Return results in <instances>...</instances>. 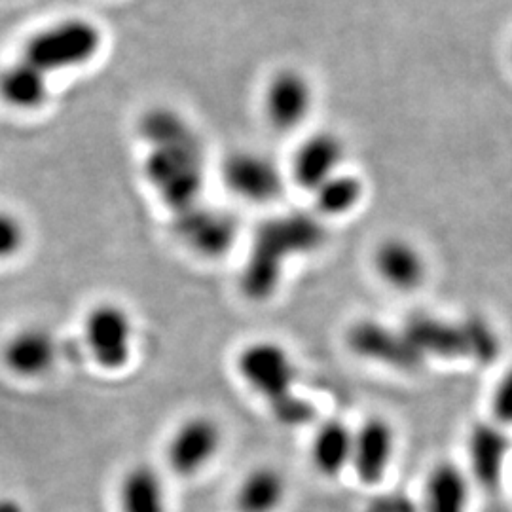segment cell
<instances>
[{
    "instance_id": "cell-1",
    "label": "cell",
    "mask_w": 512,
    "mask_h": 512,
    "mask_svg": "<svg viewBox=\"0 0 512 512\" xmlns=\"http://www.w3.org/2000/svg\"><path fill=\"white\" fill-rule=\"evenodd\" d=\"M143 131L152 152L147 173L167 205L177 213L198 203L202 190V148L181 116L156 110L145 118Z\"/></svg>"
},
{
    "instance_id": "cell-2",
    "label": "cell",
    "mask_w": 512,
    "mask_h": 512,
    "mask_svg": "<svg viewBox=\"0 0 512 512\" xmlns=\"http://www.w3.org/2000/svg\"><path fill=\"white\" fill-rule=\"evenodd\" d=\"M238 372L281 425L302 427L315 418L313 404L294 393L296 365L281 344L274 340L251 342L239 351Z\"/></svg>"
},
{
    "instance_id": "cell-3",
    "label": "cell",
    "mask_w": 512,
    "mask_h": 512,
    "mask_svg": "<svg viewBox=\"0 0 512 512\" xmlns=\"http://www.w3.org/2000/svg\"><path fill=\"white\" fill-rule=\"evenodd\" d=\"M321 243L323 230L317 220L294 217L264 226L256 236L253 253L241 275L243 294L256 302L268 300L279 285L285 260L310 253L321 247Z\"/></svg>"
},
{
    "instance_id": "cell-4",
    "label": "cell",
    "mask_w": 512,
    "mask_h": 512,
    "mask_svg": "<svg viewBox=\"0 0 512 512\" xmlns=\"http://www.w3.org/2000/svg\"><path fill=\"white\" fill-rule=\"evenodd\" d=\"M103 33L90 19H59L23 42L19 59L52 78L86 67L99 54Z\"/></svg>"
},
{
    "instance_id": "cell-5",
    "label": "cell",
    "mask_w": 512,
    "mask_h": 512,
    "mask_svg": "<svg viewBox=\"0 0 512 512\" xmlns=\"http://www.w3.org/2000/svg\"><path fill=\"white\" fill-rule=\"evenodd\" d=\"M404 336L425 359L433 357H471L492 361L497 355V336L482 319H467L461 323L442 321L431 315H414L404 325Z\"/></svg>"
},
{
    "instance_id": "cell-6",
    "label": "cell",
    "mask_w": 512,
    "mask_h": 512,
    "mask_svg": "<svg viewBox=\"0 0 512 512\" xmlns=\"http://www.w3.org/2000/svg\"><path fill=\"white\" fill-rule=\"evenodd\" d=\"M84 344L93 361L105 370L128 365L133 349V319L128 310L114 302L93 306L84 317Z\"/></svg>"
},
{
    "instance_id": "cell-7",
    "label": "cell",
    "mask_w": 512,
    "mask_h": 512,
    "mask_svg": "<svg viewBox=\"0 0 512 512\" xmlns=\"http://www.w3.org/2000/svg\"><path fill=\"white\" fill-rule=\"evenodd\" d=\"M222 427L211 416H192L184 420L169 437L165 459L177 476H196L203 471L222 448Z\"/></svg>"
},
{
    "instance_id": "cell-8",
    "label": "cell",
    "mask_w": 512,
    "mask_h": 512,
    "mask_svg": "<svg viewBox=\"0 0 512 512\" xmlns=\"http://www.w3.org/2000/svg\"><path fill=\"white\" fill-rule=\"evenodd\" d=\"M346 344L357 357L397 370H414L423 363L403 330L391 329L374 319L351 323L346 332Z\"/></svg>"
},
{
    "instance_id": "cell-9",
    "label": "cell",
    "mask_w": 512,
    "mask_h": 512,
    "mask_svg": "<svg viewBox=\"0 0 512 512\" xmlns=\"http://www.w3.org/2000/svg\"><path fill=\"white\" fill-rule=\"evenodd\" d=\"M262 107L272 128L291 131L302 126L310 116L313 86L300 71L283 69L266 86Z\"/></svg>"
},
{
    "instance_id": "cell-10",
    "label": "cell",
    "mask_w": 512,
    "mask_h": 512,
    "mask_svg": "<svg viewBox=\"0 0 512 512\" xmlns=\"http://www.w3.org/2000/svg\"><path fill=\"white\" fill-rule=\"evenodd\" d=\"M177 234L203 256L224 255L238 238V224L228 213L203 207L200 202L177 213Z\"/></svg>"
},
{
    "instance_id": "cell-11",
    "label": "cell",
    "mask_w": 512,
    "mask_h": 512,
    "mask_svg": "<svg viewBox=\"0 0 512 512\" xmlns=\"http://www.w3.org/2000/svg\"><path fill=\"white\" fill-rule=\"evenodd\" d=\"M222 173L228 188L247 202H272L283 190L281 169L260 152L245 150L232 154Z\"/></svg>"
},
{
    "instance_id": "cell-12",
    "label": "cell",
    "mask_w": 512,
    "mask_h": 512,
    "mask_svg": "<svg viewBox=\"0 0 512 512\" xmlns=\"http://www.w3.org/2000/svg\"><path fill=\"white\" fill-rule=\"evenodd\" d=\"M395 431L384 418H368L353 431L351 469L357 478L374 486L384 480L395 456Z\"/></svg>"
},
{
    "instance_id": "cell-13",
    "label": "cell",
    "mask_w": 512,
    "mask_h": 512,
    "mask_svg": "<svg viewBox=\"0 0 512 512\" xmlns=\"http://www.w3.org/2000/svg\"><path fill=\"white\" fill-rule=\"evenodd\" d=\"M374 270L378 277L395 291L410 293L423 285L429 266L420 247L401 236H391L378 243L374 255Z\"/></svg>"
},
{
    "instance_id": "cell-14",
    "label": "cell",
    "mask_w": 512,
    "mask_h": 512,
    "mask_svg": "<svg viewBox=\"0 0 512 512\" xmlns=\"http://www.w3.org/2000/svg\"><path fill=\"white\" fill-rule=\"evenodd\" d=\"M57 357V340L44 327L18 330L2 346V363L19 378H40L48 374Z\"/></svg>"
},
{
    "instance_id": "cell-15",
    "label": "cell",
    "mask_w": 512,
    "mask_h": 512,
    "mask_svg": "<svg viewBox=\"0 0 512 512\" xmlns=\"http://www.w3.org/2000/svg\"><path fill=\"white\" fill-rule=\"evenodd\" d=\"M344 145L332 133H317L296 150L291 167L294 183L304 190H317L330 177L342 171Z\"/></svg>"
},
{
    "instance_id": "cell-16",
    "label": "cell",
    "mask_w": 512,
    "mask_h": 512,
    "mask_svg": "<svg viewBox=\"0 0 512 512\" xmlns=\"http://www.w3.org/2000/svg\"><path fill=\"white\" fill-rule=\"evenodd\" d=\"M50 95V78L19 57L0 71V101L10 109L19 112L42 109Z\"/></svg>"
},
{
    "instance_id": "cell-17",
    "label": "cell",
    "mask_w": 512,
    "mask_h": 512,
    "mask_svg": "<svg viewBox=\"0 0 512 512\" xmlns=\"http://www.w3.org/2000/svg\"><path fill=\"white\" fill-rule=\"evenodd\" d=\"M471 488L465 473L454 463H439L423 484L421 512H467Z\"/></svg>"
},
{
    "instance_id": "cell-18",
    "label": "cell",
    "mask_w": 512,
    "mask_h": 512,
    "mask_svg": "<svg viewBox=\"0 0 512 512\" xmlns=\"http://www.w3.org/2000/svg\"><path fill=\"white\" fill-rule=\"evenodd\" d=\"M120 512H167L162 475L148 463L129 467L118 484Z\"/></svg>"
},
{
    "instance_id": "cell-19",
    "label": "cell",
    "mask_w": 512,
    "mask_h": 512,
    "mask_svg": "<svg viewBox=\"0 0 512 512\" xmlns=\"http://www.w3.org/2000/svg\"><path fill=\"white\" fill-rule=\"evenodd\" d=\"M311 463L317 473L336 478L351 467L353 429L342 420L325 421L311 439Z\"/></svg>"
},
{
    "instance_id": "cell-20",
    "label": "cell",
    "mask_w": 512,
    "mask_h": 512,
    "mask_svg": "<svg viewBox=\"0 0 512 512\" xmlns=\"http://www.w3.org/2000/svg\"><path fill=\"white\" fill-rule=\"evenodd\" d=\"M285 476L270 465H260L245 473L236 492L239 512H275L285 501Z\"/></svg>"
},
{
    "instance_id": "cell-21",
    "label": "cell",
    "mask_w": 512,
    "mask_h": 512,
    "mask_svg": "<svg viewBox=\"0 0 512 512\" xmlns=\"http://www.w3.org/2000/svg\"><path fill=\"white\" fill-rule=\"evenodd\" d=\"M509 448V439L501 429L492 425H478L473 429L469 439V456L473 473L484 486L492 488L499 482Z\"/></svg>"
},
{
    "instance_id": "cell-22",
    "label": "cell",
    "mask_w": 512,
    "mask_h": 512,
    "mask_svg": "<svg viewBox=\"0 0 512 512\" xmlns=\"http://www.w3.org/2000/svg\"><path fill=\"white\" fill-rule=\"evenodd\" d=\"M363 192V183L355 175H348L342 169L311 194L323 217H342L359 205Z\"/></svg>"
},
{
    "instance_id": "cell-23",
    "label": "cell",
    "mask_w": 512,
    "mask_h": 512,
    "mask_svg": "<svg viewBox=\"0 0 512 512\" xmlns=\"http://www.w3.org/2000/svg\"><path fill=\"white\" fill-rule=\"evenodd\" d=\"M27 243V226L10 209L0 207V262L12 260L23 251Z\"/></svg>"
},
{
    "instance_id": "cell-24",
    "label": "cell",
    "mask_w": 512,
    "mask_h": 512,
    "mask_svg": "<svg viewBox=\"0 0 512 512\" xmlns=\"http://www.w3.org/2000/svg\"><path fill=\"white\" fill-rule=\"evenodd\" d=\"M365 512H421L420 503L403 492L374 495L366 503Z\"/></svg>"
},
{
    "instance_id": "cell-25",
    "label": "cell",
    "mask_w": 512,
    "mask_h": 512,
    "mask_svg": "<svg viewBox=\"0 0 512 512\" xmlns=\"http://www.w3.org/2000/svg\"><path fill=\"white\" fill-rule=\"evenodd\" d=\"M494 410L499 420L512 423V370L495 389Z\"/></svg>"
},
{
    "instance_id": "cell-26",
    "label": "cell",
    "mask_w": 512,
    "mask_h": 512,
    "mask_svg": "<svg viewBox=\"0 0 512 512\" xmlns=\"http://www.w3.org/2000/svg\"><path fill=\"white\" fill-rule=\"evenodd\" d=\"M511 57H512V48H511Z\"/></svg>"
}]
</instances>
